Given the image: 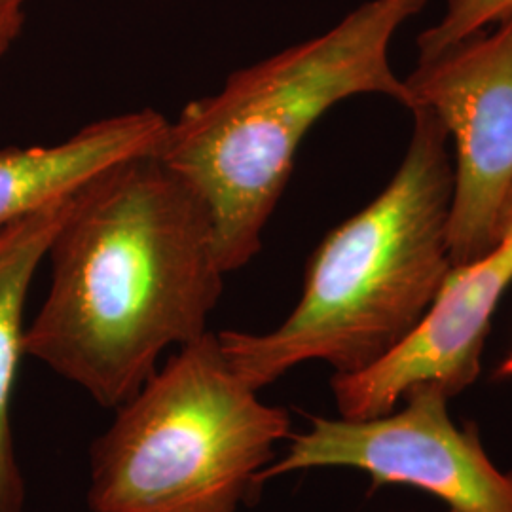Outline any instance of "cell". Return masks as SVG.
Returning <instances> with one entry per match:
<instances>
[{
    "label": "cell",
    "instance_id": "obj_1",
    "mask_svg": "<svg viewBox=\"0 0 512 512\" xmlns=\"http://www.w3.org/2000/svg\"><path fill=\"white\" fill-rule=\"evenodd\" d=\"M46 258L50 287L25 355L110 410L147 384L165 349L209 332L226 275L209 207L156 154L84 184Z\"/></svg>",
    "mask_w": 512,
    "mask_h": 512
},
{
    "label": "cell",
    "instance_id": "obj_2",
    "mask_svg": "<svg viewBox=\"0 0 512 512\" xmlns=\"http://www.w3.org/2000/svg\"><path fill=\"white\" fill-rule=\"evenodd\" d=\"M412 114L399 171L319 243L291 315L262 334L217 332L228 363L256 391L310 361L334 374L363 372L399 348L439 296L452 272L450 137L435 112Z\"/></svg>",
    "mask_w": 512,
    "mask_h": 512
},
{
    "label": "cell",
    "instance_id": "obj_3",
    "mask_svg": "<svg viewBox=\"0 0 512 512\" xmlns=\"http://www.w3.org/2000/svg\"><path fill=\"white\" fill-rule=\"evenodd\" d=\"M425 4L368 0L327 33L234 71L169 122L156 156L209 207L224 274L258 255L296 152L327 110L365 93L408 107L389 46Z\"/></svg>",
    "mask_w": 512,
    "mask_h": 512
},
{
    "label": "cell",
    "instance_id": "obj_4",
    "mask_svg": "<svg viewBox=\"0 0 512 512\" xmlns=\"http://www.w3.org/2000/svg\"><path fill=\"white\" fill-rule=\"evenodd\" d=\"M291 416L243 382L207 332L116 408L93 442L92 512H238Z\"/></svg>",
    "mask_w": 512,
    "mask_h": 512
},
{
    "label": "cell",
    "instance_id": "obj_5",
    "mask_svg": "<svg viewBox=\"0 0 512 512\" xmlns=\"http://www.w3.org/2000/svg\"><path fill=\"white\" fill-rule=\"evenodd\" d=\"M450 401L437 387L421 385L382 416L313 418L258 480L342 467L363 471L374 484L420 488L450 511L512 512V469L495 465L475 427L454 421Z\"/></svg>",
    "mask_w": 512,
    "mask_h": 512
},
{
    "label": "cell",
    "instance_id": "obj_6",
    "mask_svg": "<svg viewBox=\"0 0 512 512\" xmlns=\"http://www.w3.org/2000/svg\"><path fill=\"white\" fill-rule=\"evenodd\" d=\"M404 86L406 109L435 112L454 141L448 247L467 266L494 247L512 188V18L418 61Z\"/></svg>",
    "mask_w": 512,
    "mask_h": 512
},
{
    "label": "cell",
    "instance_id": "obj_7",
    "mask_svg": "<svg viewBox=\"0 0 512 512\" xmlns=\"http://www.w3.org/2000/svg\"><path fill=\"white\" fill-rule=\"evenodd\" d=\"M512 285V188L494 247L467 266L452 268L431 310L403 344L357 374L330 380L342 418L391 412L421 385L454 399L475 384L495 310Z\"/></svg>",
    "mask_w": 512,
    "mask_h": 512
},
{
    "label": "cell",
    "instance_id": "obj_8",
    "mask_svg": "<svg viewBox=\"0 0 512 512\" xmlns=\"http://www.w3.org/2000/svg\"><path fill=\"white\" fill-rule=\"evenodd\" d=\"M169 120L154 109L97 120L50 147L0 150V232L61 196L73 194L112 165L156 154Z\"/></svg>",
    "mask_w": 512,
    "mask_h": 512
},
{
    "label": "cell",
    "instance_id": "obj_9",
    "mask_svg": "<svg viewBox=\"0 0 512 512\" xmlns=\"http://www.w3.org/2000/svg\"><path fill=\"white\" fill-rule=\"evenodd\" d=\"M76 192L57 198L0 232V512H25L27 490L12 429L14 387L21 359L27 357L25 306L38 266L46 260Z\"/></svg>",
    "mask_w": 512,
    "mask_h": 512
},
{
    "label": "cell",
    "instance_id": "obj_10",
    "mask_svg": "<svg viewBox=\"0 0 512 512\" xmlns=\"http://www.w3.org/2000/svg\"><path fill=\"white\" fill-rule=\"evenodd\" d=\"M509 18H512V0H446L439 23L418 37V61L444 54L459 42Z\"/></svg>",
    "mask_w": 512,
    "mask_h": 512
},
{
    "label": "cell",
    "instance_id": "obj_11",
    "mask_svg": "<svg viewBox=\"0 0 512 512\" xmlns=\"http://www.w3.org/2000/svg\"><path fill=\"white\" fill-rule=\"evenodd\" d=\"M25 8L27 0H0V63L25 27Z\"/></svg>",
    "mask_w": 512,
    "mask_h": 512
},
{
    "label": "cell",
    "instance_id": "obj_12",
    "mask_svg": "<svg viewBox=\"0 0 512 512\" xmlns=\"http://www.w3.org/2000/svg\"><path fill=\"white\" fill-rule=\"evenodd\" d=\"M495 378H499V380L512 378V351L503 359V363L499 365V368L495 370Z\"/></svg>",
    "mask_w": 512,
    "mask_h": 512
},
{
    "label": "cell",
    "instance_id": "obj_13",
    "mask_svg": "<svg viewBox=\"0 0 512 512\" xmlns=\"http://www.w3.org/2000/svg\"><path fill=\"white\" fill-rule=\"evenodd\" d=\"M448 512H456V511H450V509H448Z\"/></svg>",
    "mask_w": 512,
    "mask_h": 512
}]
</instances>
